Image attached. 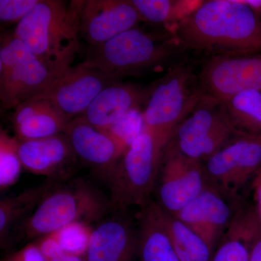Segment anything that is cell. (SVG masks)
Returning <instances> with one entry per match:
<instances>
[{"mask_svg": "<svg viewBox=\"0 0 261 261\" xmlns=\"http://www.w3.org/2000/svg\"><path fill=\"white\" fill-rule=\"evenodd\" d=\"M65 135L78 159L107 179L128 148L111 133L98 129L82 116L69 122Z\"/></svg>", "mask_w": 261, "mask_h": 261, "instance_id": "cell-14", "label": "cell"}, {"mask_svg": "<svg viewBox=\"0 0 261 261\" xmlns=\"http://www.w3.org/2000/svg\"><path fill=\"white\" fill-rule=\"evenodd\" d=\"M164 148L152 132L145 129L130 144L108 178L112 212L132 207L141 210L152 201Z\"/></svg>", "mask_w": 261, "mask_h": 261, "instance_id": "cell-4", "label": "cell"}, {"mask_svg": "<svg viewBox=\"0 0 261 261\" xmlns=\"http://www.w3.org/2000/svg\"><path fill=\"white\" fill-rule=\"evenodd\" d=\"M156 186V202L163 211L175 216L207 187L203 165L166 145Z\"/></svg>", "mask_w": 261, "mask_h": 261, "instance_id": "cell-10", "label": "cell"}, {"mask_svg": "<svg viewBox=\"0 0 261 261\" xmlns=\"http://www.w3.org/2000/svg\"><path fill=\"white\" fill-rule=\"evenodd\" d=\"M18 151L24 169L54 181L68 174L79 160L65 133L20 142Z\"/></svg>", "mask_w": 261, "mask_h": 261, "instance_id": "cell-17", "label": "cell"}, {"mask_svg": "<svg viewBox=\"0 0 261 261\" xmlns=\"http://www.w3.org/2000/svg\"><path fill=\"white\" fill-rule=\"evenodd\" d=\"M64 72L55 69L39 59L13 33L2 36L1 112L15 109L21 103L40 94Z\"/></svg>", "mask_w": 261, "mask_h": 261, "instance_id": "cell-5", "label": "cell"}, {"mask_svg": "<svg viewBox=\"0 0 261 261\" xmlns=\"http://www.w3.org/2000/svg\"><path fill=\"white\" fill-rule=\"evenodd\" d=\"M171 49V44L165 38L136 27L102 44L90 46L83 63L122 78L161 64Z\"/></svg>", "mask_w": 261, "mask_h": 261, "instance_id": "cell-7", "label": "cell"}, {"mask_svg": "<svg viewBox=\"0 0 261 261\" xmlns=\"http://www.w3.org/2000/svg\"><path fill=\"white\" fill-rule=\"evenodd\" d=\"M39 0H0V20L18 24L30 13Z\"/></svg>", "mask_w": 261, "mask_h": 261, "instance_id": "cell-28", "label": "cell"}, {"mask_svg": "<svg viewBox=\"0 0 261 261\" xmlns=\"http://www.w3.org/2000/svg\"><path fill=\"white\" fill-rule=\"evenodd\" d=\"M149 94L134 84L118 81L103 89L81 116L98 129L108 132L128 113L139 110Z\"/></svg>", "mask_w": 261, "mask_h": 261, "instance_id": "cell-18", "label": "cell"}, {"mask_svg": "<svg viewBox=\"0 0 261 261\" xmlns=\"http://www.w3.org/2000/svg\"><path fill=\"white\" fill-rule=\"evenodd\" d=\"M164 212L165 224L181 261H211L215 250L177 218Z\"/></svg>", "mask_w": 261, "mask_h": 261, "instance_id": "cell-23", "label": "cell"}, {"mask_svg": "<svg viewBox=\"0 0 261 261\" xmlns=\"http://www.w3.org/2000/svg\"><path fill=\"white\" fill-rule=\"evenodd\" d=\"M200 80L204 97L219 104L246 91L261 92V56L216 55L204 65Z\"/></svg>", "mask_w": 261, "mask_h": 261, "instance_id": "cell-11", "label": "cell"}, {"mask_svg": "<svg viewBox=\"0 0 261 261\" xmlns=\"http://www.w3.org/2000/svg\"><path fill=\"white\" fill-rule=\"evenodd\" d=\"M89 224L73 223L53 232L65 253L85 256L93 230Z\"/></svg>", "mask_w": 261, "mask_h": 261, "instance_id": "cell-27", "label": "cell"}, {"mask_svg": "<svg viewBox=\"0 0 261 261\" xmlns=\"http://www.w3.org/2000/svg\"><path fill=\"white\" fill-rule=\"evenodd\" d=\"M111 211L107 199L87 182L76 180L48 190L19 229L27 240L40 238L76 222H94Z\"/></svg>", "mask_w": 261, "mask_h": 261, "instance_id": "cell-3", "label": "cell"}, {"mask_svg": "<svg viewBox=\"0 0 261 261\" xmlns=\"http://www.w3.org/2000/svg\"><path fill=\"white\" fill-rule=\"evenodd\" d=\"M172 40L182 47L219 55L261 53V20L239 0L202 1L173 27Z\"/></svg>", "mask_w": 261, "mask_h": 261, "instance_id": "cell-1", "label": "cell"}, {"mask_svg": "<svg viewBox=\"0 0 261 261\" xmlns=\"http://www.w3.org/2000/svg\"><path fill=\"white\" fill-rule=\"evenodd\" d=\"M142 20L132 0H87L81 9L80 37L90 46L98 45L136 28Z\"/></svg>", "mask_w": 261, "mask_h": 261, "instance_id": "cell-13", "label": "cell"}, {"mask_svg": "<svg viewBox=\"0 0 261 261\" xmlns=\"http://www.w3.org/2000/svg\"><path fill=\"white\" fill-rule=\"evenodd\" d=\"M121 77L84 63L65 70L51 85L34 97L53 102L70 121L82 116L98 94Z\"/></svg>", "mask_w": 261, "mask_h": 261, "instance_id": "cell-12", "label": "cell"}, {"mask_svg": "<svg viewBox=\"0 0 261 261\" xmlns=\"http://www.w3.org/2000/svg\"><path fill=\"white\" fill-rule=\"evenodd\" d=\"M137 253L140 261H181L165 224L164 212L154 201L137 216Z\"/></svg>", "mask_w": 261, "mask_h": 261, "instance_id": "cell-20", "label": "cell"}, {"mask_svg": "<svg viewBox=\"0 0 261 261\" xmlns=\"http://www.w3.org/2000/svg\"><path fill=\"white\" fill-rule=\"evenodd\" d=\"M142 20L172 25L181 23L195 12L202 1L194 0H132Z\"/></svg>", "mask_w": 261, "mask_h": 261, "instance_id": "cell-24", "label": "cell"}, {"mask_svg": "<svg viewBox=\"0 0 261 261\" xmlns=\"http://www.w3.org/2000/svg\"><path fill=\"white\" fill-rule=\"evenodd\" d=\"M256 197L258 207L259 219L261 222V174L259 175L256 181Z\"/></svg>", "mask_w": 261, "mask_h": 261, "instance_id": "cell-34", "label": "cell"}, {"mask_svg": "<svg viewBox=\"0 0 261 261\" xmlns=\"http://www.w3.org/2000/svg\"><path fill=\"white\" fill-rule=\"evenodd\" d=\"M207 185L231 200L261 168V135L241 132L202 163Z\"/></svg>", "mask_w": 261, "mask_h": 261, "instance_id": "cell-9", "label": "cell"}, {"mask_svg": "<svg viewBox=\"0 0 261 261\" xmlns=\"http://www.w3.org/2000/svg\"><path fill=\"white\" fill-rule=\"evenodd\" d=\"M5 261H46L36 243H29L23 248L14 252Z\"/></svg>", "mask_w": 261, "mask_h": 261, "instance_id": "cell-30", "label": "cell"}, {"mask_svg": "<svg viewBox=\"0 0 261 261\" xmlns=\"http://www.w3.org/2000/svg\"><path fill=\"white\" fill-rule=\"evenodd\" d=\"M49 261H87L85 256L64 254Z\"/></svg>", "mask_w": 261, "mask_h": 261, "instance_id": "cell-33", "label": "cell"}, {"mask_svg": "<svg viewBox=\"0 0 261 261\" xmlns=\"http://www.w3.org/2000/svg\"><path fill=\"white\" fill-rule=\"evenodd\" d=\"M36 243L40 249L46 261L53 260L65 254L53 233L39 238Z\"/></svg>", "mask_w": 261, "mask_h": 261, "instance_id": "cell-29", "label": "cell"}, {"mask_svg": "<svg viewBox=\"0 0 261 261\" xmlns=\"http://www.w3.org/2000/svg\"><path fill=\"white\" fill-rule=\"evenodd\" d=\"M243 212L233 221L220 240L211 261H250V246L259 225Z\"/></svg>", "mask_w": 261, "mask_h": 261, "instance_id": "cell-22", "label": "cell"}, {"mask_svg": "<svg viewBox=\"0 0 261 261\" xmlns=\"http://www.w3.org/2000/svg\"><path fill=\"white\" fill-rule=\"evenodd\" d=\"M82 2L39 0L13 34L41 61L65 71L80 50Z\"/></svg>", "mask_w": 261, "mask_h": 261, "instance_id": "cell-2", "label": "cell"}, {"mask_svg": "<svg viewBox=\"0 0 261 261\" xmlns=\"http://www.w3.org/2000/svg\"><path fill=\"white\" fill-rule=\"evenodd\" d=\"M20 141L5 130H0V189L4 191L15 185L23 169L19 155Z\"/></svg>", "mask_w": 261, "mask_h": 261, "instance_id": "cell-26", "label": "cell"}, {"mask_svg": "<svg viewBox=\"0 0 261 261\" xmlns=\"http://www.w3.org/2000/svg\"><path fill=\"white\" fill-rule=\"evenodd\" d=\"M240 132L228 119L221 105L203 96L178 125L167 145L203 163Z\"/></svg>", "mask_w": 261, "mask_h": 261, "instance_id": "cell-8", "label": "cell"}, {"mask_svg": "<svg viewBox=\"0 0 261 261\" xmlns=\"http://www.w3.org/2000/svg\"><path fill=\"white\" fill-rule=\"evenodd\" d=\"M202 97L201 89L193 87L190 70L173 68L149 92L142 113L143 129L152 132L166 147L178 125L198 106Z\"/></svg>", "mask_w": 261, "mask_h": 261, "instance_id": "cell-6", "label": "cell"}, {"mask_svg": "<svg viewBox=\"0 0 261 261\" xmlns=\"http://www.w3.org/2000/svg\"><path fill=\"white\" fill-rule=\"evenodd\" d=\"M12 121L15 137L24 142L65 133L70 121L50 101L32 97L15 108Z\"/></svg>", "mask_w": 261, "mask_h": 261, "instance_id": "cell-19", "label": "cell"}, {"mask_svg": "<svg viewBox=\"0 0 261 261\" xmlns=\"http://www.w3.org/2000/svg\"><path fill=\"white\" fill-rule=\"evenodd\" d=\"M54 185V180L22 192L14 197H6L0 202V243L5 248L9 244L10 233L18 230L29 219L48 190Z\"/></svg>", "mask_w": 261, "mask_h": 261, "instance_id": "cell-21", "label": "cell"}, {"mask_svg": "<svg viewBox=\"0 0 261 261\" xmlns=\"http://www.w3.org/2000/svg\"><path fill=\"white\" fill-rule=\"evenodd\" d=\"M250 261H261V222L250 246Z\"/></svg>", "mask_w": 261, "mask_h": 261, "instance_id": "cell-31", "label": "cell"}, {"mask_svg": "<svg viewBox=\"0 0 261 261\" xmlns=\"http://www.w3.org/2000/svg\"><path fill=\"white\" fill-rule=\"evenodd\" d=\"M231 200L207 185L200 195L173 216L215 250L236 215L233 214Z\"/></svg>", "mask_w": 261, "mask_h": 261, "instance_id": "cell-15", "label": "cell"}, {"mask_svg": "<svg viewBox=\"0 0 261 261\" xmlns=\"http://www.w3.org/2000/svg\"><path fill=\"white\" fill-rule=\"evenodd\" d=\"M261 20V0H239Z\"/></svg>", "mask_w": 261, "mask_h": 261, "instance_id": "cell-32", "label": "cell"}, {"mask_svg": "<svg viewBox=\"0 0 261 261\" xmlns=\"http://www.w3.org/2000/svg\"><path fill=\"white\" fill-rule=\"evenodd\" d=\"M137 252V229L122 214L102 219L92 230L87 261H133Z\"/></svg>", "mask_w": 261, "mask_h": 261, "instance_id": "cell-16", "label": "cell"}, {"mask_svg": "<svg viewBox=\"0 0 261 261\" xmlns=\"http://www.w3.org/2000/svg\"><path fill=\"white\" fill-rule=\"evenodd\" d=\"M238 129L261 135V92L246 91L220 104Z\"/></svg>", "mask_w": 261, "mask_h": 261, "instance_id": "cell-25", "label": "cell"}]
</instances>
